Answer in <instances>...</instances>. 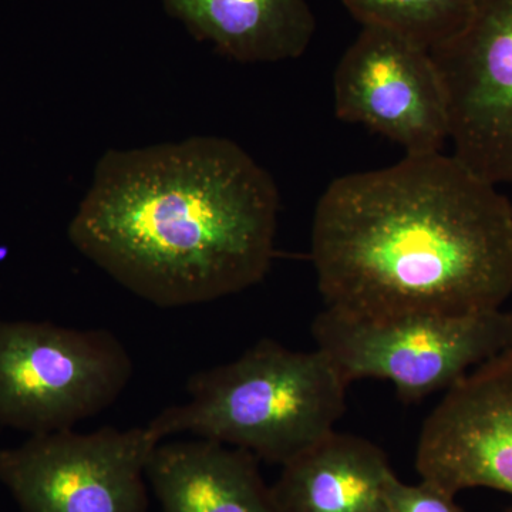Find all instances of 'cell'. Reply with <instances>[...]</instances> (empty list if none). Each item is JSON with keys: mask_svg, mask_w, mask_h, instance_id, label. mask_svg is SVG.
I'll list each match as a JSON object with an SVG mask.
<instances>
[{"mask_svg": "<svg viewBox=\"0 0 512 512\" xmlns=\"http://www.w3.org/2000/svg\"><path fill=\"white\" fill-rule=\"evenodd\" d=\"M394 476L382 448L335 430L285 463L272 491L279 512H390Z\"/></svg>", "mask_w": 512, "mask_h": 512, "instance_id": "11", "label": "cell"}, {"mask_svg": "<svg viewBox=\"0 0 512 512\" xmlns=\"http://www.w3.org/2000/svg\"><path fill=\"white\" fill-rule=\"evenodd\" d=\"M325 308L365 319L474 315L512 293V202L456 156L336 178L313 214Z\"/></svg>", "mask_w": 512, "mask_h": 512, "instance_id": "1", "label": "cell"}, {"mask_svg": "<svg viewBox=\"0 0 512 512\" xmlns=\"http://www.w3.org/2000/svg\"><path fill=\"white\" fill-rule=\"evenodd\" d=\"M274 178L235 141L109 150L67 228L80 254L158 308L247 291L271 268Z\"/></svg>", "mask_w": 512, "mask_h": 512, "instance_id": "2", "label": "cell"}, {"mask_svg": "<svg viewBox=\"0 0 512 512\" xmlns=\"http://www.w3.org/2000/svg\"><path fill=\"white\" fill-rule=\"evenodd\" d=\"M147 483L163 512H279L258 458L217 441H161Z\"/></svg>", "mask_w": 512, "mask_h": 512, "instance_id": "10", "label": "cell"}, {"mask_svg": "<svg viewBox=\"0 0 512 512\" xmlns=\"http://www.w3.org/2000/svg\"><path fill=\"white\" fill-rule=\"evenodd\" d=\"M316 349L349 384L379 379L407 403L447 392L512 346V311L365 319L325 308L313 319Z\"/></svg>", "mask_w": 512, "mask_h": 512, "instance_id": "4", "label": "cell"}, {"mask_svg": "<svg viewBox=\"0 0 512 512\" xmlns=\"http://www.w3.org/2000/svg\"><path fill=\"white\" fill-rule=\"evenodd\" d=\"M416 470L454 495H512V346L444 392L421 427Z\"/></svg>", "mask_w": 512, "mask_h": 512, "instance_id": "9", "label": "cell"}, {"mask_svg": "<svg viewBox=\"0 0 512 512\" xmlns=\"http://www.w3.org/2000/svg\"><path fill=\"white\" fill-rule=\"evenodd\" d=\"M348 386L322 350L261 339L238 359L192 375L187 402L167 407L148 427L160 441L190 434L284 466L335 431Z\"/></svg>", "mask_w": 512, "mask_h": 512, "instance_id": "3", "label": "cell"}, {"mask_svg": "<svg viewBox=\"0 0 512 512\" xmlns=\"http://www.w3.org/2000/svg\"><path fill=\"white\" fill-rule=\"evenodd\" d=\"M150 427L74 429L0 450V483L20 512H148Z\"/></svg>", "mask_w": 512, "mask_h": 512, "instance_id": "6", "label": "cell"}, {"mask_svg": "<svg viewBox=\"0 0 512 512\" xmlns=\"http://www.w3.org/2000/svg\"><path fill=\"white\" fill-rule=\"evenodd\" d=\"M430 53L453 156L488 183L512 185V0H476L466 26Z\"/></svg>", "mask_w": 512, "mask_h": 512, "instance_id": "8", "label": "cell"}, {"mask_svg": "<svg viewBox=\"0 0 512 512\" xmlns=\"http://www.w3.org/2000/svg\"><path fill=\"white\" fill-rule=\"evenodd\" d=\"M133 373L111 330L0 320V426L30 436L74 429L116 403Z\"/></svg>", "mask_w": 512, "mask_h": 512, "instance_id": "5", "label": "cell"}, {"mask_svg": "<svg viewBox=\"0 0 512 512\" xmlns=\"http://www.w3.org/2000/svg\"><path fill=\"white\" fill-rule=\"evenodd\" d=\"M363 28L386 30L424 49L444 45L466 26L476 0H340Z\"/></svg>", "mask_w": 512, "mask_h": 512, "instance_id": "13", "label": "cell"}, {"mask_svg": "<svg viewBox=\"0 0 512 512\" xmlns=\"http://www.w3.org/2000/svg\"><path fill=\"white\" fill-rule=\"evenodd\" d=\"M339 120L389 138L406 156L443 153L450 141L446 89L429 50L363 28L333 76Z\"/></svg>", "mask_w": 512, "mask_h": 512, "instance_id": "7", "label": "cell"}, {"mask_svg": "<svg viewBox=\"0 0 512 512\" xmlns=\"http://www.w3.org/2000/svg\"><path fill=\"white\" fill-rule=\"evenodd\" d=\"M390 512H467L456 501V495L421 480L406 484L394 476L387 487Z\"/></svg>", "mask_w": 512, "mask_h": 512, "instance_id": "14", "label": "cell"}, {"mask_svg": "<svg viewBox=\"0 0 512 512\" xmlns=\"http://www.w3.org/2000/svg\"><path fill=\"white\" fill-rule=\"evenodd\" d=\"M163 5L192 36L241 63L298 59L315 35L306 0H163Z\"/></svg>", "mask_w": 512, "mask_h": 512, "instance_id": "12", "label": "cell"}]
</instances>
